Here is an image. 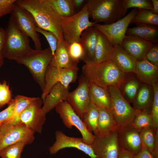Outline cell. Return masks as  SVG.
<instances>
[{
    "instance_id": "obj_49",
    "label": "cell",
    "mask_w": 158,
    "mask_h": 158,
    "mask_svg": "<svg viewBox=\"0 0 158 158\" xmlns=\"http://www.w3.org/2000/svg\"><path fill=\"white\" fill-rule=\"evenodd\" d=\"M75 9L80 7L85 4L86 0H72Z\"/></svg>"
},
{
    "instance_id": "obj_39",
    "label": "cell",
    "mask_w": 158,
    "mask_h": 158,
    "mask_svg": "<svg viewBox=\"0 0 158 158\" xmlns=\"http://www.w3.org/2000/svg\"><path fill=\"white\" fill-rule=\"evenodd\" d=\"M12 99L8 84L6 81L0 83V108L8 104Z\"/></svg>"
},
{
    "instance_id": "obj_46",
    "label": "cell",
    "mask_w": 158,
    "mask_h": 158,
    "mask_svg": "<svg viewBox=\"0 0 158 158\" xmlns=\"http://www.w3.org/2000/svg\"><path fill=\"white\" fill-rule=\"evenodd\" d=\"M5 32V30L0 27V68L4 63V58L2 55V50L4 42Z\"/></svg>"
},
{
    "instance_id": "obj_27",
    "label": "cell",
    "mask_w": 158,
    "mask_h": 158,
    "mask_svg": "<svg viewBox=\"0 0 158 158\" xmlns=\"http://www.w3.org/2000/svg\"><path fill=\"white\" fill-rule=\"evenodd\" d=\"M114 48V47L107 37L98 30L95 62L99 63L111 60Z\"/></svg>"
},
{
    "instance_id": "obj_16",
    "label": "cell",
    "mask_w": 158,
    "mask_h": 158,
    "mask_svg": "<svg viewBox=\"0 0 158 158\" xmlns=\"http://www.w3.org/2000/svg\"><path fill=\"white\" fill-rule=\"evenodd\" d=\"M56 140L49 147L51 154H54L60 150L66 148H75L84 152L90 158H96L92 146L85 143L82 138H76L66 135L63 131L57 130L55 133Z\"/></svg>"
},
{
    "instance_id": "obj_5",
    "label": "cell",
    "mask_w": 158,
    "mask_h": 158,
    "mask_svg": "<svg viewBox=\"0 0 158 158\" xmlns=\"http://www.w3.org/2000/svg\"><path fill=\"white\" fill-rule=\"evenodd\" d=\"M86 4L89 17L96 23L109 24L125 16L121 0H87Z\"/></svg>"
},
{
    "instance_id": "obj_20",
    "label": "cell",
    "mask_w": 158,
    "mask_h": 158,
    "mask_svg": "<svg viewBox=\"0 0 158 158\" xmlns=\"http://www.w3.org/2000/svg\"><path fill=\"white\" fill-rule=\"evenodd\" d=\"M70 44L63 38L58 40L56 49L50 64L57 68L71 69L78 67V63L71 57L69 52Z\"/></svg>"
},
{
    "instance_id": "obj_28",
    "label": "cell",
    "mask_w": 158,
    "mask_h": 158,
    "mask_svg": "<svg viewBox=\"0 0 158 158\" xmlns=\"http://www.w3.org/2000/svg\"><path fill=\"white\" fill-rule=\"evenodd\" d=\"M36 98L29 97L20 95L16 96L14 99L15 103L13 114L9 120L3 123H10L13 124H18L19 118L20 114Z\"/></svg>"
},
{
    "instance_id": "obj_48",
    "label": "cell",
    "mask_w": 158,
    "mask_h": 158,
    "mask_svg": "<svg viewBox=\"0 0 158 158\" xmlns=\"http://www.w3.org/2000/svg\"><path fill=\"white\" fill-rule=\"evenodd\" d=\"M133 156L130 152L119 147L118 158H133Z\"/></svg>"
},
{
    "instance_id": "obj_36",
    "label": "cell",
    "mask_w": 158,
    "mask_h": 158,
    "mask_svg": "<svg viewBox=\"0 0 158 158\" xmlns=\"http://www.w3.org/2000/svg\"><path fill=\"white\" fill-rule=\"evenodd\" d=\"M140 135L142 144L152 154L155 140V131L152 126L141 130Z\"/></svg>"
},
{
    "instance_id": "obj_41",
    "label": "cell",
    "mask_w": 158,
    "mask_h": 158,
    "mask_svg": "<svg viewBox=\"0 0 158 158\" xmlns=\"http://www.w3.org/2000/svg\"><path fill=\"white\" fill-rule=\"evenodd\" d=\"M69 52L72 58L78 63L83 54V48L80 43L75 42L70 44Z\"/></svg>"
},
{
    "instance_id": "obj_38",
    "label": "cell",
    "mask_w": 158,
    "mask_h": 158,
    "mask_svg": "<svg viewBox=\"0 0 158 158\" xmlns=\"http://www.w3.org/2000/svg\"><path fill=\"white\" fill-rule=\"evenodd\" d=\"M139 83L135 79H131L126 83L124 87V92L129 100L133 102L139 88Z\"/></svg>"
},
{
    "instance_id": "obj_34",
    "label": "cell",
    "mask_w": 158,
    "mask_h": 158,
    "mask_svg": "<svg viewBox=\"0 0 158 158\" xmlns=\"http://www.w3.org/2000/svg\"><path fill=\"white\" fill-rule=\"evenodd\" d=\"M26 145L19 142L8 146L0 150L1 158H21V155Z\"/></svg>"
},
{
    "instance_id": "obj_42",
    "label": "cell",
    "mask_w": 158,
    "mask_h": 158,
    "mask_svg": "<svg viewBox=\"0 0 158 158\" xmlns=\"http://www.w3.org/2000/svg\"><path fill=\"white\" fill-rule=\"evenodd\" d=\"M17 0H0V18L7 14H11Z\"/></svg>"
},
{
    "instance_id": "obj_26",
    "label": "cell",
    "mask_w": 158,
    "mask_h": 158,
    "mask_svg": "<svg viewBox=\"0 0 158 158\" xmlns=\"http://www.w3.org/2000/svg\"><path fill=\"white\" fill-rule=\"evenodd\" d=\"M126 34L136 36L155 44L158 41V28L155 26L137 24L135 27L128 28Z\"/></svg>"
},
{
    "instance_id": "obj_17",
    "label": "cell",
    "mask_w": 158,
    "mask_h": 158,
    "mask_svg": "<svg viewBox=\"0 0 158 158\" xmlns=\"http://www.w3.org/2000/svg\"><path fill=\"white\" fill-rule=\"evenodd\" d=\"M155 44L136 36L128 35H126L121 45L128 54L139 61L145 58L147 52Z\"/></svg>"
},
{
    "instance_id": "obj_35",
    "label": "cell",
    "mask_w": 158,
    "mask_h": 158,
    "mask_svg": "<svg viewBox=\"0 0 158 158\" xmlns=\"http://www.w3.org/2000/svg\"><path fill=\"white\" fill-rule=\"evenodd\" d=\"M121 6L126 14L127 10L131 8L152 10V5L150 0H121Z\"/></svg>"
},
{
    "instance_id": "obj_12",
    "label": "cell",
    "mask_w": 158,
    "mask_h": 158,
    "mask_svg": "<svg viewBox=\"0 0 158 158\" xmlns=\"http://www.w3.org/2000/svg\"><path fill=\"white\" fill-rule=\"evenodd\" d=\"M137 8H133L127 15L120 20L109 24L96 23L93 26L107 37L114 47L121 45L126 36L129 25L136 15Z\"/></svg>"
},
{
    "instance_id": "obj_50",
    "label": "cell",
    "mask_w": 158,
    "mask_h": 158,
    "mask_svg": "<svg viewBox=\"0 0 158 158\" xmlns=\"http://www.w3.org/2000/svg\"><path fill=\"white\" fill-rule=\"evenodd\" d=\"M152 5V9L150 10L153 13L158 14V0H151Z\"/></svg>"
},
{
    "instance_id": "obj_11",
    "label": "cell",
    "mask_w": 158,
    "mask_h": 158,
    "mask_svg": "<svg viewBox=\"0 0 158 158\" xmlns=\"http://www.w3.org/2000/svg\"><path fill=\"white\" fill-rule=\"evenodd\" d=\"M42 101L39 97L28 105L19 116L18 124L24 125L34 133H41L46 119V114L42 109Z\"/></svg>"
},
{
    "instance_id": "obj_15",
    "label": "cell",
    "mask_w": 158,
    "mask_h": 158,
    "mask_svg": "<svg viewBox=\"0 0 158 158\" xmlns=\"http://www.w3.org/2000/svg\"><path fill=\"white\" fill-rule=\"evenodd\" d=\"M92 145L96 158H118L119 146L117 130L102 135H95Z\"/></svg>"
},
{
    "instance_id": "obj_14",
    "label": "cell",
    "mask_w": 158,
    "mask_h": 158,
    "mask_svg": "<svg viewBox=\"0 0 158 158\" xmlns=\"http://www.w3.org/2000/svg\"><path fill=\"white\" fill-rule=\"evenodd\" d=\"M89 83L87 80L82 74L79 78L78 87L70 92L66 101L82 120L91 103Z\"/></svg>"
},
{
    "instance_id": "obj_31",
    "label": "cell",
    "mask_w": 158,
    "mask_h": 158,
    "mask_svg": "<svg viewBox=\"0 0 158 158\" xmlns=\"http://www.w3.org/2000/svg\"><path fill=\"white\" fill-rule=\"evenodd\" d=\"M99 114L97 106L91 102L89 107L82 119L87 128L95 135L97 134Z\"/></svg>"
},
{
    "instance_id": "obj_40",
    "label": "cell",
    "mask_w": 158,
    "mask_h": 158,
    "mask_svg": "<svg viewBox=\"0 0 158 158\" xmlns=\"http://www.w3.org/2000/svg\"><path fill=\"white\" fill-rule=\"evenodd\" d=\"M36 31L43 35L46 38L49 45L53 55L56 49L58 39L56 35L52 32L44 30L37 27Z\"/></svg>"
},
{
    "instance_id": "obj_9",
    "label": "cell",
    "mask_w": 158,
    "mask_h": 158,
    "mask_svg": "<svg viewBox=\"0 0 158 158\" xmlns=\"http://www.w3.org/2000/svg\"><path fill=\"white\" fill-rule=\"evenodd\" d=\"M55 108L67 128L71 129L73 126H75L80 132L83 142L87 145H92L95 135L87 128L81 118L66 101L60 102L55 106Z\"/></svg>"
},
{
    "instance_id": "obj_13",
    "label": "cell",
    "mask_w": 158,
    "mask_h": 158,
    "mask_svg": "<svg viewBox=\"0 0 158 158\" xmlns=\"http://www.w3.org/2000/svg\"><path fill=\"white\" fill-rule=\"evenodd\" d=\"M11 15L19 30L32 39L34 43L35 49H42L40 35L36 31L37 26L32 15L16 3Z\"/></svg>"
},
{
    "instance_id": "obj_1",
    "label": "cell",
    "mask_w": 158,
    "mask_h": 158,
    "mask_svg": "<svg viewBox=\"0 0 158 158\" xmlns=\"http://www.w3.org/2000/svg\"><path fill=\"white\" fill-rule=\"evenodd\" d=\"M16 3L32 15L37 27L52 32L58 40L63 38L61 17L46 0H17Z\"/></svg>"
},
{
    "instance_id": "obj_3",
    "label": "cell",
    "mask_w": 158,
    "mask_h": 158,
    "mask_svg": "<svg viewBox=\"0 0 158 158\" xmlns=\"http://www.w3.org/2000/svg\"><path fill=\"white\" fill-rule=\"evenodd\" d=\"M2 55L4 58L15 60L32 51L29 37L18 28L11 15L5 30Z\"/></svg>"
},
{
    "instance_id": "obj_6",
    "label": "cell",
    "mask_w": 158,
    "mask_h": 158,
    "mask_svg": "<svg viewBox=\"0 0 158 158\" xmlns=\"http://www.w3.org/2000/svg\"><path fill=\"white\" fill-rule=\"evenodd\" d=\"M86 3L77 13L67 17H61V26L64 39L71 44L79 43L82 34L96 23L90 21Z\"/></svg>"
},
{
    "instance_id": "obj_29",
    "label": "cell",
    "mask_w": 158,
    "mask_h": 158,
    "mask_svg": "<svg viewBox=\"0 0 158 158\" xmlns=\"http://www.w3.org/2000/svg\"><path fill=\"white\" fill-rule=\"evenodd\" d=\"M46 0L61 17L70 16L75 13L72 0Z\"/></svg>"
},
{
    "instance_id": "obj_2",
    "label": "cell",
    "mask_w": 158,
    "mask_h": 158,
    "mask_svg": "<svg viewBox=\"0 0 158 158\" xmlns=\"http://www.w3.org/2000/svg\"><path fill=\"white\" fill-rule=\"evenodd\" d=\"M82 74L89 82L107 89L114 86L119 88L125 80V73L111 60L85 64L82 67Z\"/></svg>"
},
{
    "instance_id": "obj_43",
    "label": "cell",
    "mask_w": 158,
    "mask_h": 158,
    "mask_svg": "<svg viewBox=\"0 0 158 158\" xmlns=\"http://www.w3.org/2000/svg\"><path fill=\"white\" fill-rule=\"evenodd\" d=\"M14 99H12L8 104V107L0 112V125L4 123L12 116L15 106Z\"/></svg>"
},
{
    "instance_id": "obj_23",
    "label": "cell",
    "mask_w": 158,
    "mask_h": 158,
    "mask_svg": "<svg viewBox=\"0 0 158 158\" xmlns=\"http://www.w3.org/2000/svg\"><path fill=\"white\" fill-rule=\"evenodd\" d=\"M111 60L123 73L135 72L136 61L128 54L121 45L114 47Z\"/></svg>"
},
{
    "instance_id": "obj_37",
    "label": "cell",
    "mask_w": 158,
    "mask_h": 158,
    "mask_svg": "<svg viewBox=\"0 0 158 158\" xmlns=\"http://www.w3.org/2000/svg\"><path fill=\"white\" fill-rule=\"evenodd\" d=\"M152 86L154 92V99L150 113L152 120V127L155 131L158 129V85L157 83Z\"/></svg>"
},
{
    "instance_id": "obj_25",
    "label": "cell",
    "mask_w": 158,
    "mask_h": 158,
    "mask_svg": "<svg viewBox=\"0 0 158 158\" xmlns=\"http://www.w3.org/2000/svg\"><path fill=\"white\" fill-rule=\"evenodd\" d=\"M89 90L91 102L97 107H104L110 110L111 100L107 89L89 82Z\"/></svg>"
},
{
    "instance_id": "obj_19",
    "label": "cell",
    "mask_w": 158,
    "mask_h": 158,
    "mask_svg": "<svg viewBox=\"0 0 158 158\" xmlns=\"http://www.w3.org/2000/svg\"><path fill=\"white\" fill-rule=\"evenodd\" d=\"M98 30L90 27L82 33L79 42L83 49L80 59L85 64L95 62V52L97 42Z\"/></svg>"
},
{
    "instance_id": "obj_4",
    "label": "cell",
    "mask_w": 158,
    "mask_h": 158,
    "mask_svg": "<svg viewBox=\"0 0 158 158\" xmlns=\"http://www.w3.org/2000/svg\"><path fill=\"white\" fill-rule=\"evenodd\" d=\"M53 55L49 47L44 49L32 51L15 61L28 69L33 79L38 84L42 91L45 85V75Z\"/></svg>"
},
{
    "instance_id": "obj_22",
    "label": "cell",
    "mask_w": 158,
    "mask_h": 158,
    "mask_svg": "<svg viewBox=\"0 0 158 158\" xmlns=\"http://www.w3.org/2000/svg\"><path fill=\"white\" fill-rule=\"evenodd\" d=\"M138 78L148 85L157 83L158 76V66L154 65L146 58L136 61L135 72Z\"/></svg>"
},
{
    "instance_id": "obj_32",
    "label": "cell",
    "mask_w": 158,
    "mask_h": 158,
    "mask_svg": "<svg viewBox=\"0 0 158 158\" xmlns=\"http://www.w3.org/2000/svg\"><path fill=\"white\" fill-rule=\"evenodd\" d=\"M151 96L150 87L146 85H142L138 90L133 102L134 108L141 110L146 109L149 105Z\"/></svg>"
},
{
    "instance_id": "obj_45",
    "label": "cell",
    "mask_w": 158,
    "mask_h": 158,
    "mask_svg": "<svg viewBox=\"0 0 158 158\" xmlns=\"http://www.w3.org/2000/svg\"><path fill=\"white\" fill-rule=\"evenodd\" d=\"M133 158H154L152 154L142 144V148L139 152L134 155Z\"/></svg>"
},
{
    "instance_id": "obj_44",
    "label": "cell",
    "mask_w": 158,
    "mask_h": 158,
    "mask_svg": "<svg viewBox=\"0 0 158 158\" xmlns=\"http://www.w3.org/2000/svg\"><path fill=\"white\" fill-rule=\"evenodd\" d=\"M145 58L152 64L158 66V44H156L147 53Z\"/></svg>"
},
{
    "instance_id": "obj_8",
    "label": "cell",
    "mask_w": 158,
    "mask_h": 158,
    "mask_svg": "<svg viewBox=\"0 0 158 158\" xmlns=\"http://www.w3.org/2000/svg\"><path fill=\"white\" fill-rule=\"evenodd\" d=\"M34 134L24 124L3 123L0 125V150L19 142L30 145L34 140Z\"/></svg>"
},
{
    "instance_id": "obj_30",
    "label": "cell",
    "mask_w": 158,
    "mask_h": 158,
    "mask_svg": "<svg viewBox=\"0 0 158 158\" xmlns=\"http://www.w3.org/2000/svg\"><path fill=\"white\" fill-rule=\"evenodd\" d=\"M144 24L156 26L158 25V14L150 10L137 8L136 15L131 20L130 23Z\"/></svg>"
},
{
    "instance_id": "obj_7",
    "label": "cell",
    "mask_w": 158,
    "mask_h": 158,
    "mask_svg": "<svg viewBox=\"0 0 158 158\" xmlns=\"http://www.w3.org/2000/svg\"><path fill=\"white\" fill-rule=\"evenodd\" d=\"M107 89L111 100L110 111L117 129L131 126L135 116V109L124 98L119 87L111 86Z\"/></svg>"
},
{
    "instance_id": "obj_33",
    "label": "cell",
    "mask_w": 158,
    "mask_h": 158,
    "mask_svg": "<svg viewBox=\"0 0 158 158\" xmlns=\"http://www.w3.org/2000/svg\"><path fill=\"white\" fill-rule=\"evenodd\" d=\"M135 115L131 126L134 128L140 130L147 127L152 126V120L150 113L146 109H135Z\"/></svg>"
},
{
    "instance_id": "obj_21",
    "label": "cell",
    "mask_w": 158,
    "mask_h": 158,
    "mask_svg": "<svg viewBox=\"0 0 158 158\" xmlns=\"http://www.w3.org/2000/svg\"><path fill=\"white\" fill-rule=\"evenodd\" d=\"M70 92L67 87L60 83L56 84L46 96L42 109L46 114L49 112L59 103L66 101Z\"/></svg>"
},
{
    "instance_id": "obj_18",
    "label": "cell",
    "mask_w": 158,
    "mask_h": 158,
    "mask_svg": "<svg viewBox=\"0 0 158 158\" xmlns=\"http://www.w3.org/2000/svg\"><path fill=\"white\" fill-rule=\"evenodd\" d=\"M140 131L134 128L131 125L117 129L119 146L129 151L133 156L137 154L142 146Z\"/></svg>"
},
{
    "instance_id": "obj_24",
    "label": "cell",
    "mask_w": 158,
    "mask_h": 158,
    "mask_svg": "<svg viewBox=\"0 0 158 158\" xmlns=\"http://www.w3.org/2000/svg\"><path fill=\"white\" fill-rule=\"evenodd\" d=\"M97 107L99 114L95 135H105L116 130L117 127L111 111L104 107Z\"/></svg>"
},
{
    "instance_id": "obj_10",
    "label": "cell",
    "mask_w": 158,
    "mask_h": 158,
    "mask_svg": "<svg viewBox=\"0 0 158 158\" xmlns=\"http://www.w3.org/2000/svg\"><path fill=\"white\" fill-rule=\"evenodd\" d=\"M79 70L78 67L66 69L54 67L50 64L45 73V85L41 97L43 103L52 87L57 83H60L68 87L70 83H75L78 78Z\"/></svg>"
},
{
    "instance_id": "obj_47",
    "label": "cell",
    "mask_w": 158,
    "mask_h": 158,
    "mask_svg": "<svg viewBox=\"0 0 158 158\" xmlns=\"http://www.w3.org/2000/svg\"><path fill=\"white\" fill-rule=\"evenodd\" d=\"M152 154L154 158H158V129L155 131V140Z\"/></svg>"
}]
</instances>
